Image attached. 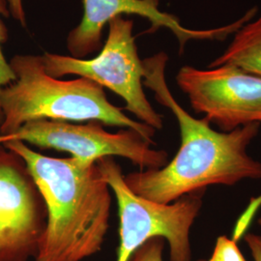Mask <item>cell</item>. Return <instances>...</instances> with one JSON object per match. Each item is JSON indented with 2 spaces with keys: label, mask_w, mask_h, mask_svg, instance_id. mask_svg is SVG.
<instances>
[{
  "label": "cell",
  "mask_w": 261,
  "mask_h": 261,
  "mask_svg": "<svg viewBox=\"0 0 261 261\" xmlns=\"http://www.w3.org/2000/svg\"><path fill=\"white\" fill-rule=\"evenodd\" d=\"M118 205L119 247L117 260L128 261L132 253L153 237L169 244L171 261H192L190 229L202 206L205 190L179 197L172 203H158L134 194L125 183L120 166L112 157L97 161Z\"/></svg>",
  "instance_id": "277c9868"
},
{
  "label": "cell",
  "mask_w": 261,
  "mask_h": 261,
  "mask_svg": "<svg viewBox=\"0 0 261 261\" xmlns=\"http://www.w3.org/2000/svg\"><path fill=\"white\" fill-rule=\"evenodd\" d=\"M2 144L25 161L47 206L36 261H82L100 252L112 195L97 162L47 157L20 140Z\"/></svg>",
  "instance_id": "7a4b0ae2"
},
{
  "label": "cell",
  "mask_w": 261,
  "mask_h": 261,
  "mask_svg": "<svg viewBox=\"0 0 261 261\" xmlns=\"http://www.w3.org/2000/svg\"><path fill=\"white\" fill-rule=\"evenodd\" d=\"M258 223H259V224L261 225V218L259 219V221H258Z\"/></svg>",
  "instance_id": "2e32d148"
},
{
  "label": "cell",
  "mask_w": 261,
  "mask_h": 261,
  "mask_svg": "<svg viewBox=\"0 0 261 261\" xmlns=\"http://www.w3.org/2000/svg\"><path fill=\"white\" fill-rule=\"evenodd\" d=\"M167 62L168 56L164 53L142 60L143 85L154 92L158 103L176 117L181 145L176 156L164 168L124 176L128 188L141 197L168 204L210 185L232 186L244 179H261V163L247 152L260 123L219 133L211 128L205 117H193L177 103L168 88L165 77Z\"/></svg>",
  "instance_id": "6da1fadb"
},
{
  "label": "cell",
  "mask_w": 261,
  "mask_h": 261,
  "mask_svg": "<svg viewBox=\"0 0 261 261\" xmlns=\"http://www.w3.org/2000/svg\"><path fill=\"white\" fill-rule=\"evenodd\" d=\"M9 6L10 15L18 20L22 27L27 25L25 13L23 10L22 0H7Z\"/></svg>",
  "instance_id": "5bb4252c"
},
{
  "label": "cell",
  "mask_w": 261,
  "mask_h": 261,
  "mask_svg": "<svg viewBox=\"0 0 261 261\" xmlns=\"http://www.w3.org/2000/svg\"><path fill=\"white\" fill-rule=\"evenodd\" d=\"M16 80L0 93L3 122L0 136L15 133L27 122L47 119L58 121H98L103 125L137 130L145 140L155 129L128 117L112 105L103 86L86 77L61 81L47 75L42 56L18 55L9 62Z\"/></svg>",
  "instance_id": "3957f363"
},
{
  "label": "cell",
  "mask_w": 261,
  "mask_h": 261,
  "mask_svg": "<svg viewBox=\"0 0 261 261\" xmlns=\"http://www.w3.org/2000/svg\"><path fill=\"white\" fill-rule=\"evenodd\" d=\"M254 261H261V236L256 234L248 233L245 236Z\"/></svg>",
  "instance_id": "9a60e30c"
},
{
  "label": "cell",
  "mask_w": 261,
  "mask_h": 261,
  "mask_svg": "<svg viewBox=\"0 0 261 261\" xmlns=\"http://www.w3.org/2000/svg\"><path fill=\"white\" fill-rule=\"evenodd\" d=\"M9 6L7 0H0V93L2 89L16 80L10 63L4 57L2 51V45L8 40V29L6 28L2 18H9ZM3 122V113L0 105V126Z\"/></svg>",
  "instance_id": "8fae6325"
},
{
  "label": "cell",
  "mask_w": 261,
  "mask_h": 261,
  "mask_svg": "<svg viewBox=\"0 0 261 261\" xmlns=\"http://www.w3.org/2000/svg\"><path fill=\"white\" fill-rule=\"evenodd\" d=\"M47 219L44 197L25 161L0 143V261L36 257Z\"/></svg>",
  "instance_id": "52a82bcc"
},
{
  "label": "cell",
  "mask_w": 261,
  "mask_h": 261,
  "mask_svg": "<svg viewBox=\"0 0 261 261\" xmlns=\"http://www.w3.org/2000/svg\"><path fill=\"white\" fill-rule=\"evenodd\" d=\"M10 140L28 142L44 149L65 151L72 157L97 162L103 157L128 159L141 170L159 169L168 164V153L153 149L152 142L137 130L124 129L115 134L103 129L101 122L73 124L68 121L38 119L27 122L9 136L1 137L0 143Z\"/></svg>",
  "instance_id": "8992f818"
},
{
  "label": "cell",
  "mask_w": 261,
  "mask_h": 261,
  "mask_svg": "<svg viewBox=\"0 0 261 261\" xmlns=\"http://www.w3.org/2000/svg\"><path fill=\"white\" fill-rule=\"evenodd\" d=\"M133 20L116 17L109 22L102 50L91 59L46 54L42 56L47 75L59 79L75 75L107 87L124 100V110L155 130L163 128V116L155 112L143 91L144 68L133 36Z\"/></svg>",
  "instance_id": "5b68a950"
},
{
  "label": "cell",
  "mask_w": 261,
  "mask_h": 261,
  "mask_svg": "<svg viewBox=\"0 0 261 261\" xmlns=\"http://www.w3.org/2000/svg\"><path fill=\"white\" fill-rule=\"evenodd\" d=\"M84 17L67 38V48L72 57L84 59L102 47L103 28L122 15H137L148 19L151 30L168 28L177 38L181 51L191 40L222 39L251 20L252 12L238 21L210 30H192L180 24L179 19L159 9L158 0H84Z\"/></svg>",
  "instance_id": "9c48e42d"
},
{
  "label": "cell",
  "mask_w": 261,
  "mask_h": 261,
  "mask_svg": "<svg viewBox=\"0 0 261 261\" xmlns=\"http://www.w3.org/2000/svg\"><path fill=\"white\" fill-rule=\"evenodd\" d=\"M176 82L193 110L224 132L261 123V77L231 65L182 67Z\"/></svg>",
  "instance_id": "ba28073f"
},
{
  "label": "cell",
  "mask_w": 261,
  "mask_h": 261,
  "mask_svg": "<svg viewBox=\"0 0 261 261\" xmlns=\"http://www.w3.org/2000/svg\"><path fill=\"white\" fill-rule=\"evenodd\" d=\"M209 261H246L240 252L236 241L226 236H220L217 239L214 251Z\"/></svg>",
  "instance_id": "4fadbf2b"
},
{
  "label": "cell",
  "mask_w": 261,
  "mask_h": 261,
  "mask_svg": "<svg viewBox=\"0 0 261 261\" xmlns=\"http://www.w3.org/2000/svg\"><path fill=\"white\" fill-rule=\"evenodd\" d=\"M164 246L163 237H153L133 252L128 261H163Z\"/></svg>",
  "instance_id": "7c38bea8"
},
{
  "label": "cell",
  "mask_w": 261,
  "mask_h": 261,
  "mask_svg": "<svg viewBox=\"0 0 261 261\" xmlns=\"http://www.w3.org/2000/svg\"><path fill=\"white\" fill-rule=\"evenodd\" d=\"M231 65L261 77V17L239 28L230 45L210 67Z\"/></svg>",
  "instance_id": "30bf717a"
}]
</instances>
